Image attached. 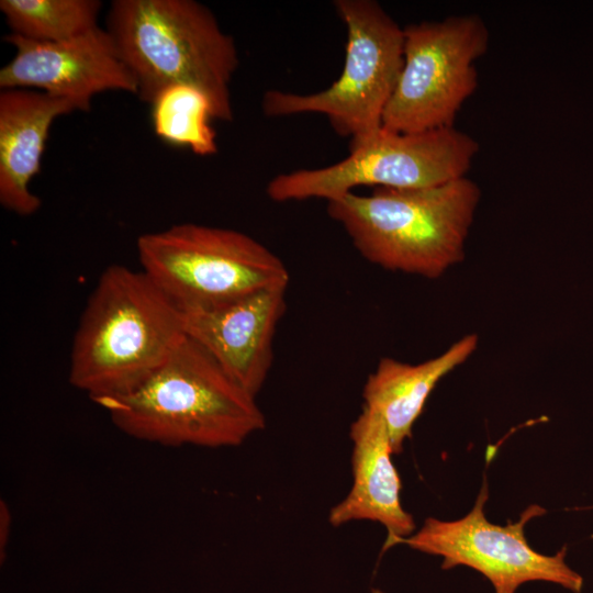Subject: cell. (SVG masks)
<instances>
[{"mask_svg":"<svg viewBox=\"0 0 593 593\" xmlns=\"http://www.w3.org/2000/svg\"><path fill=\"white\" fill-rule=\"evenodd\" d=\"M186 337L183 312L143 271L103 270L75 333L69 382L96 402L130 393Z\"/></svg>","mask_w":593,"mask_h":593,"instance_id":"cell-1","label":"cell"},{"mask_svg":"<svg viewBox=\"0 0 593 593\" xmlns=\"http://www.w3.org/2000/svg\"><path fill=\"white\" fill-rule=\"evenodd\" d=\"M96 403L126 435L171 447H236L266 425L255 398L187 335L139 387Z\"/></svg>","mask_w":593,"mask_h":593,"instance_id":"cell-2","label":"cell"},{"mask_svg":"<svg viewBox=\"0 0 593 593\" xmlns=\"http://www.w3.org/2000/svg\"><path fill=\"white\" fill-rule=\"evenodd\" d=\"M481 199L468 177L424 188H374L327 202L359 254L383 269L436 279L465 258Z\"/></svg>","mask_w":593,"mask_h":593,"instance_id":"cell-3","label":"cell"},{"mask_svg":"<svg viewBox=\"0 0 593 593\" xmlns=\"http://www.w3.org/2000/svg\"><path fill=\"white\" fill-rule=\"evenodd\" d=\"M105 29L143 102L184 83L208 96L214 120L234 119L230 85L237 47L208 7L194 0H114Z\"/></svg>","mask_w":593,"mask_h":593,"instance_id":"cell-4","label":"cell"},{"mask_svg":"<svg viewBox=\"0 0 593 593\" xmlns=\"http://www.w3.org/2000/svg\"><path fill=\"white\" fill-rule=\"evenodd\" d=\"M333 5L347 35L338 79L312 93L268 90L261 109L270 118L323 114L353 145L382 128L384 110L403 67L404 32L377 1L336 0Z\"/></svg>","mask_w":593,"mask_h":593,"instance_id":"cell-5","label":"cell"},{"mask_svg":"<svg viewBox=\"0 0 593 593\" xmlns=\"http://www.w3.org/2000/svg\"><path fill=\"white\" fill-rule=\"evenodd\" d=\"M136 248L142 270L183 313L290 280L276 254L235 230L181 223L141 235Z\"/></svg>","mask_w":593,"mask_h":593,"instance_id":"cell-6","label":"cell"},{"mask_svg":"<svg viewBox=\"0 0 593 593\" xmlns=\"http://www.w3.org/2000/svg\"><path fill=\"white\" fill-rule=\"evenodd\" d=\"M479 149L474 137L455 126L413 133L382 127L371 138L349 145V155L333 165L277 175L266 192L275 202H328L359 186H438L466 177Z\"/></svg>","mask_w":593,"mask_h":593,"instance_id":"cell-7","label":"cell"},{"mask_svg":"<svg viewBox=\"0 0 593 593\" xmlns=\"http://www.w3.org/2000/svg\"><path fill=\"white\" fill-rule=\"evenodd\" d=\"M404 60L382 127L413 133L455 126L478 87L475 63L488 51L489 29L475 14L403 27Z\"/></svg>","mask_w":593,"mask_h":593,"instance_id":"cell-8","label":"cell"},{"mask_svg":"<svg viewBox=\"0 0 593 593\" xmlns=\"http://www.w3.org/2000/svg\"><path fill=\"white\" fill-rule=\"evenodd\" d=\"M486 500L488 484L484 482L466 516L456 521L428 517L418 532L398 544L440 556L444 570L458 566L472 568L490 581L495 593H515L523 583L530 581L555 583L572 593L582 592L583 578L566 562V547L547 556L534 550L525 537L526 524L545 514V508L530 505L516 523L502 526L486 519Z\"/></svg>","mask_w":593,"mask_h":593,"instance_id":"cell-9","label":"cell"},{"mask_svg":"<svg viewBox=\"0 0 593 593\" xmlns=\"http://www.w3.org/2000/svg\"><path fill=\"white\" fill-rule=\"evenodd\" d=\"M13 58L0 69V88L31 89L70 101L88 111L91 100L107 91L137 94V85L115 43L100 26L63 42L5 36Z\"/></svg>","mask_w":593,"mask_h":593,"instance_id":"cell-10","label":"cell"},{"mask_svg":"<svg viewBox=\"0 0 593 593\" xmlns=\"http://www.w3.org/2000/svg\"><path fill=\"white\" fill-rule=\"evenodd\" d=\"M288 286L265 288L223 305L183 313L186 335L256 398L273 359V337Z\"/></svg>","mask_w":593,"mask_h":593,"instance_id":"cell-11","label":"cell"},{"mask_svg":"<svg viewBox=\"0 0 593 593\" xmlns=\"http://www.w3.org/2000/svg\"><path fill=\"white\" fill-rule=\"evenodd\" d=\"M353 441V485L347 496L329 512L328 521L337 527L353 521L378 522L388 538L383 550L409 537L415 530L413 516L400 499L402 483L382 417L366 407L350 426Z\"/></svg>","mask_w":593,"mask_h":593,"instance_id":"cell-12","label":"cell"},{"mask_svg":"<svg viewBox=\"0 0 593 593\" xmlns=\"http://www.w3.org/2000/svg\"><path fill=\"white\" fill-rule=\"evenodd\" d=\"M78 111L70 101L31 89L0 92V203L20 216L42 205L30 184L41 171L53 122Z\"/></svg>","mask_w":593,"mask_h":593,"instance_id":"cell-13","label":"cell"},{"mask_svg":"<svg viewBox=\"0 0 593 593\" xmlns=\"http://www.w3.org/2000/svg\"><path fill=\"white\" fill-rule=\"evenodd\" d=\"M478 343L475 334H468L441 355L417 365L388 357L380 359L365 383L363 407L382 417L393 454H400L404 441L412 436L413 425L437 383L465 362Z\"/></svg>","mask_w":593,"mask_h":593,"instance_id":"cell-14","label":"cell"},{"mask_svg":"<svg viewBox=\"0 0 593 593\" xmlns=\"http://www.w3.org/2000/svg\"><path fill=\"white\" fill-rule=\"evenodd\" d=\"M150 105L155 134L164 142L200 156L217 153L216 132L211 125L213 108L202 90L172 85L161 90Z\"/></svg>","mask_w":593,"mask_h":593,"instance_id":"cell-15","label":"cell"},{"mask_svg":"<svg viewBox=\"0 0 593 593\" xmlns=\"http://www.w3.org/2000/svg\"><path fill=\"white\" fill-rule=\"evenodd\" d=\"M99 0H1L10 34L38 42H63L98 27Z\"/></svg>","mask_w":593,"mask_h":593,"instance_id":"cell-16","label":"cell"},{"mask_svg":"<svg viewBox=\"0 0 593 593\" xmlns=\"http://www.w3.org/2000/svg\"><path fill=\"white\" fill-rule=\"evenodd\" d=\"M12 515L8 504L0 501V560L3 562L11 533Z\"/></svg>","mask_w":593,"mask_h":593,"instance_id":"cell-17","label":"cell"},{"mask_svg":"<svg viewBox=\"0 0 593 593\" xmlns=\"http://www.w3.org/2000/svg\"><path fill=\"white\" fill-rule=\"evenodd\" d=\"M371 593H384V592L379 589H372Z\"/></svg>","mask_w":593,"mask_h":593,"instance_id":"cell-18","label":"cell"}]
</instances>
